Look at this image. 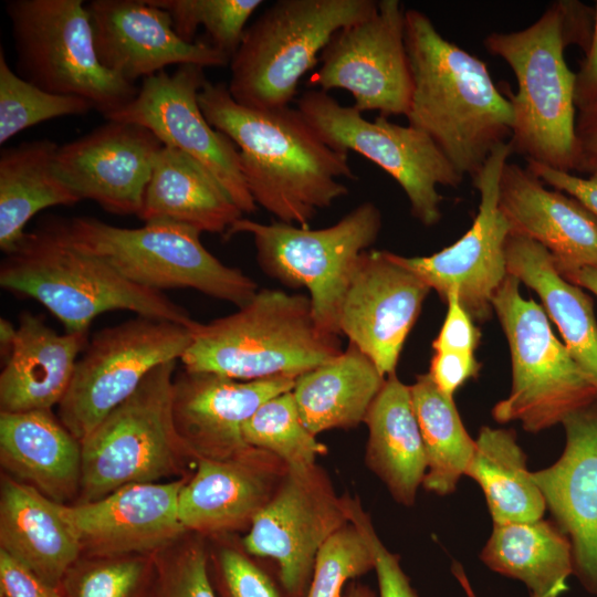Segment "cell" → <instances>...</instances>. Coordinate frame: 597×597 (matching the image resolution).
Wrapping results in <instances>:
<instances>
[{
  "label": "cell",
  "mask_w": 597,
  "mask_h": 597,
  "mask_svg": "<svg viewBox=\"0 0 597 597\" xmlns=\"http://www.w3.org/2000/svg\"><path fill=\"white\" fill-rule=\"evenodd\" d=\"M591 13L578 1H555L527 28L492 32L483 40L486 51L505 61L516 78V93L507 94L513 109L509 145L526 161L574 171L575 73L565 50L576 43L587 51Z\"/></svg>",
  "instance_id": "cell-3"
},
{
  "label": "cell",
  "mask_w": 597,
  "mask_h": 597,
  "mask_svg": "<svg viewBox=\"0 0 597 597\" xmlns=\"http://www.w3.org/2000/svg\"><path fill=\"white\" fill-rule=\"evenodd\" d=\"M137 217L145 223L174 222L201 233L223 235L243 213L201 165L180 150L164 146Z\"/></svg>",
  "instance_id": "cell-29"
},
{
  "label": "cell",
  "mask_w": 597,
  "mask_h": 597,
  "mask_svg": "<svg viewBox=\"0 0 597 597\" xmlns=\"http://www.w3.org/2000/svg\"><path fill=\"white\" fill-rule=\"evenodd\" d=\"M375 0H279L247 28L230 61L233 100L249 108L289 107L301 78L342 28L369 15Z\"/></svg>",
  "instance_id": "cell-6"
},
{
  "label": "cell",
  "mask_w": 597,
  "mask_h": 597,
  "mask_svg": "<svg viewBox=\"0 0 597 597\" xmlns=\"http://www.w3.org/2000/svg\"><path fill=\"white\" fill-rule=\"evenodd\" d=\"M296 104L329 147L357 153L391 176L406 193L412 217L422 226L440 221L443 198L438 187L455 188L464 177L426 133L380 115L369 121L321 90L304 92Z\"/></svg>",
  "instance_id": "cell-12"
},
{
  "label": "cell",
  "mask_w": 597,
  "mask_h": 597,
  "mask_svg": "<svg viewBox=\"0 0 597 597\" xmlns=\"http://www.w3.org/2000/svg\"><path fill=\"white\" fill-rule=\"evenodd\" d=\"M151 575L140 558L107 557L74 564L59 588L63 597H158V575Z\"/></svg>",
  "instance_id": "cell-40"
},
{
  "label": "cell",
  "mask_w": 597,
  "mask_h": 597,
  "mask_svg": "<svg viewBox=\"0 0 597 597\" xmlns=\"http://www.w3.org/2000/svg\"><path fill=\"white\" fill-rule=\"evenodd\" d=\"M565 447L548 468L531 472L553 522L570 541L574 575L597 595V398L563 421Z\"/></svg>",
  "instance_id": "cell-21"
},
{
  "label": "cell",
  "mask_w": 597,
  "mask_h": 597,
  "mask_svg": "<svg viewBox=\"0 0 597 597\" xmlns=\"http://www.w3.org/2000/svg\"><path fill=\"white\" fill-rule=\"evenodd\" d=\"M526 168L544 185L574 197L597 217V175L583 178L534 161H527Z\"/></svg>",
  "instance_id": "cell-48"
},
{
  "label": "cell",
  "mask_w": 597,
  "mask_h": 597,
  "mask_svg": "<svg viewBox=\"0 0 597 597\" xmlns=\"http://www.w3.org/2000/svg\"><path fill=\"white\" fill-rule=\"evenodd\" d=\"M0 594L4 597H63L27 566L0 549Z\"/></svg>",
  "instance_id": "cell-46"
},
{
  "label": "cell",
  "mask_w": 597,
  "mask_h": 597,
  "mask_svg": "<svg viewBox=\"0 0 597 597\" xmlns=\"http://www.w3.org/2000/svg\"><path fill=\"white\" fill-rule=\"evenodd\" d=\"M412 90L408 125L426 133L457 171L473 179L494 148L511 138L513 109L488 65L443 38L430 18L405 13Z\"/></svg>",
  "instance_id": "cell-2"
},
{
  "label": "cell",
  "mask_w": 597,
  "mask_h": 597,
  "mask_svg": "<svg viewBox=\"0 0 597 597\" xmlns=\"http://www.w3.org/2000/svg\"><path fill=\"white\" fill-rule=\"evenodd\" d=\"M93 105L77 96L46 92L13 72L0 50V144L18 133L56 117L83 115Z\"/></svg>",
  "instance_id": "cell-39"
},
{
  "label": "cell",
  "mask_w": 597,
  "mask_h": 597,
  "mask_svg": "<svg viewBox=\"0 0 597 597\" xmlns=\"http://www.w3.org/2000/svg\"><path fill=\"white\" fill-rule=\"evenodd\" d=\"M480 368L474 354L437 350L431 358L428 374L442 392L453 397L464 383L478 377Z\"/></svg>",
  "instance_id": "cell-45"
},
{
  "label": "cell",
  "mask_w": 597,
  "mask_h": 597,
  "mask_svg": "<svg viewBox=\"0 0 597 597\" xmlns=\"http://www.w3.org/2000/svg\"><path fill=\"white\" fill-rule=\"evenodd\" d=\"M59 145L49 139L24 142L0 154V249L14 251L24 228L39 211L72 206L80 198L55 168Z\"/></svg>",
  "instance_id": "cell-34"
},
{
  "label": "cell",
  "mask_w": 597,
  "mask_h": 597,
  "mask_svg": "<svg viewBox=\"0 0 597 597\" xmlns=\"http://www.w3.org/2000/svg\"><path fill=\"white\" fill-rule=\"evenodd\" d=\"M505 254L507 273L540 296L564 345L597 389V321L590 296L557 271L544 247L526 237L510 233Z\"/></svg>",
  "instance_id": "cell-30"
},
{
  "label": "cell",
  "mask_w": 597,
  "mask_h": 597,
  "mask_svg": "<svg viewBox=\"0 0 597 597\" xmlns=\"http://www.w3.org/2000/svg\"><path fill=\"white\" fill-rule=\"evenodd\" d=\"M498 200L511 233L544 247L563 276L597 266V217L577 199L548 190L527 168L506 163Z\"/></svg>",
  "instance_id": "cell-24"
},
{
  "label": "cell",
  "mask_w": 597,
  "mask_h": 597,
  "mask_svg": "<svg viewBox=\"0 0 597 597\" xmlns=\"http://www.w3.org/2000/svg\"><path fill=\"white\" fill-rule=\"evenodd\" d=\"M374 567L375 559L368 542L349 522L318 551L306 597H342L348 580Z\"/></svg>",
  "instance_id": "cell-41"
},
{
  "label": "cell",
  "mask_w": 597,
  "mask_h": 597,
  "mask_svg": "<svg viewBox=\"0 0 597 597\" xmlns=\"http://www.w3.org/2000/svg\"><path fill=\"white\" fill-rule=\"evenodd\" d=\"M62 226L76 248L153 291L192 289L238 307L259 291L254 280L203 247L201 232L182 224L159 221L132 229L82 216L62 221Z\"/></svg>",
  "instance_id": "cell-7"
},
{
  "label": "cell",
  "mask_w": 597,
  "mask_h": 597,
  "mask_svg": "<svg viewBox=\"0 0 597 597\" xmlns=\"http://www.w3.org/2000/svg\"><path fill=\"white\" fill-rule=\"evenodd\" d=\"M286 469L272 453L251 447L227 460L200 459L192 479L179 492L182 526L217 533L251 525Z\"/></svg>",
  "instance_id": "cell-25"
},
{
  "label": "cell",
  "mask_w": 597,
  "mask_h": 597,
  "mask_svg": "<svg viewBox=\"0 0 597 597\" xmlns=\"http://www.w3.org/2000/svg\"><path fill=\"white\" fill-rule=\"evenodd\" d=\"M243 439L251 448L272 453L287 468H306L327 448L304 425L292 390L270 398L247 420Z\"/></svg>",
  "instance_id": "cell-37"
},
{
  "label": "cell",
  "mask_w": 597,
  "mask_h": 597,
  "mask_svg": "<svg viewBox=\"0 0 597 597\" xmlns=\"http://www.w3.org/2000/svg\"><path fill=\"white\" fill-rule=\"evenodd\" d=\"M182 481L132 483L63 512L82 547L117 557L157 549L180 535L178 498Z\"/></svg>",
  "instance_id": "cell-23"
},
{
  "label": "cell",
  "mask_w": 597,
  "mask_h": 597,
  "mask_svg": "<svg viewBox=\"0 0 597 597\" xmlns=\"http://www.w3.org/2000/svg\"><path fill=\"white\" fill-rule=\"evenodd\" d=\"M207 78L203 67L185 64L143 80L136 97L105 118L148 128L164 146L176 148L201 165L226 190L242 213L258 205L243 178L233 142L205 117L198 95Z\"/></svg>",
  "instance_id": "cell-16"
},
{
  "label": "cell",
  "mask_w": 597,
  "mask_h": 597,
  "mask_svg": "<svg viewBox=\"0 0 597 597\" xmlns=\"http://www.w3.org/2000/svg\"><path fill=\"white\" fill-rule=\"evenodd\" d=\"M419 426L427 472L422 486L434 494L454 492L475 451V440L465 430L452 396L442 392L428 373L409 386Z\"/></svg>",
  "instance_id": "cell-36"
},
{
  "label": "cell",
  "mask_w": 597,
  "mask_h": 597,
  "mask_svg": "<svg viewBox=\"0 0 597 597\" xmlns=\"http://www.w3.org/2000/svg\"><path fill=\"white\" fill-rule=\"evenodd\" d=\"M0 543V549L54 587L60 586L82 549L62 503L10 479L1 486Z\"/></svg>",
  "instance_id": "cell-27"
},
{
  "label": "cell",
  "mask_w": 597,
  "mask_h": 597,
  "mask_svg": "<svg viewBox=\"0 0 597 597\" xmlns=\"http://www.w3.org/2000/svg\"><path fill=\"white\" fill-rule=\"evenodd\" d=\"M163 143L148 128L107 121L59 146L55 168L80 200L115 214L139 212Z\"/></svg>",
  "instance_id": "cell-19"
},
{
  "label": "cell",
  "mask_w": 597,
  "mask_h": 597,
  "mask_svg": "<svg viewBox=\"0 0 597 597\" xmlns=\"http://www.w3.org/2000/svg\"><path fill=\"white\" fill-rule=\"evenodd\" d=\"M158 597H217L212 587L208 557L201 546H191L161 562Z\"/></svg>",
  "instance_id": "cell-43"
},
{
  "label": "cell",
  "mask_w": 597,
  "mask_h": 597,
  "mask_svg": "<svg viewBox=\"0 0 597 597\" xmlns=\"http://www.w3.org/2000/svg\"><path fill=\"white\" fill-rule=\"evenodd\" d=\"M364 422L368 428V468L398 503L412 505L427 472V461L410 387L396 373L386 377Z\"/></svg>",
  "instance_id": "cell-31"
},
{
  "label": "cell",
  "mask_w": 597,
  "mask_h": 597,
  "mask_svg": "<svg viewBox=\"0 0 597 597\" xmlns=\"http://www.w3.org/2000/svg\"><path fill=\"white\" fill-rule=\"evenodd\" d=\"M0 597H4V596L0 594Z\"/></svg>",
  "instance_id": "cell-54"
},
{
  "label": "cell",
  "mask_w": 597,
  "mask_h": 597,
  "mask_svg": "<svg viewBox=\"0 0 597 597\" xmlns=\"http://www.w3.org/2000/svg\"><path fill=\"white\" fill-rule=\"evenodd\" d=\"M87 343V332L60 334L41 316L22 312L0 374L1 411L51 410L59 405Z\"/></svg>",
  "instance_id": "cell-26"
},
{
  "label": "cell",
  "mask_w": 597,
  "mask_h": 597,
  "mask_svg": "<svg viewBox=\"0 0 597 597\" xmlns=\"http://www.w3.org/2000/svg\"><path fill=\"white\" fill-rule=\"evenodd\" d=\"M405 13L399 0H379L369 15L338 30L323 50L311 85L347 91L362 114L406 115L412 82Z\"/></svg>",
  "instance_id": "cell-15"
},
{
  "label": "cell",
  "mask_w": 597,
  "mask_h": 597,
  "mask_svg": "<svg viewBox=\"0 0 597 597\" xmlns=\"http://www.w3.org/2000/svg\"><path fill=\"white\" fill-rule=\"evenodd\" d=\"M574 170L589 176L597 175V113L578 114Z\"/></svg>",
  "instance_id": "cell-50"
},
{
  "label": "cell",
  "mask_w": 597,
  "mask_h": 597,
  "mask_svg": "<svg viewBox=\"0 0 597 597\" xmlns=\"http://www.w3.org/2000/svg\"><path fill=\"white\" fill-rule=\"evenodd\" d=\"M586 57L575 73L574 102L578 114L597 113V2L594 29Z\"/></svg>",
  "instance_id": "cell-49"
},
{
  "label": "cell",
  "mask_w": 597,
  "mask_h": 597,
  "mask_svg": "<svg viewBox=\"0 0 597 597\" xmlns=\"http://www.w3.org/2000/svg\"><path fill=\"white\" fill-rule=\"evenodd\" d=\"M209 577L217 597H285L262 567L234 548L218 553Z\"/></svg>",
  "instance_id": "cell-42"
},
{
  "label": "cell",
  "mask_w": 597,
  "mask_h": 597,
  "mask_svg": "<svg viewBox=\"0 0 597 597\" xmlns=\"http://www.w3.org/2000/svg\"><path fill=\"white\" fill-rule=\"evenodd\" d=\"M366 538L375 559L380 597H418L400 567L399 557L385 547L375 531Z\"/></svg>",
  "instance_id": "cell-47"
},
{
  "label": "cell",
  "mask_w": 597,
  "mask_h": 597,
  "mask_svg": "<svg viewBox=\"0 0 597 597\" xmlns=\"http://www.w3.org/2000/svg\"><path fill=\"white\" fill-rule=\"evenodd\" d=\"M209 124L238 147L247 187L258 206L300 227L348 193L356 179L348 154L329 147L298 109H254L237 103L228 84L206 81L198 95Z\"/></svg>",
  "instance_id": "cell-1"
},
{
  "label": "cell",
  "mask_w": 597,
  "mask_h": 597,
  "mask_svg": "<svg viewBox=\"0 0 597 597\" xmlns=\"http://www.w3.org/2000/svg\"><path fill=\"white\" fill-rule=\"evenodd\" d=\"M190 331L185 369L241 381L296 379L344 350L338 335L316 324L310 296L280 290H259L237 312L193 321Z\"/></svg>",
  "instance_id": "cell-4"
},
{
  "label": "cell",
  "mask_w": 597,
  "mask_h": 597,
  "mask_svg": "<svg viewBox=\"0 0 597 597\" xmlns=\"http://www.w3.org/2000/svg\"><path fill=\"white\" fill-rule=\"evenodd\" d=\"M190 342V326L139 315L98 331L59 404L61 422L82 442L153 369L181 359Z\"/></svg>",
  "instance_id": "cell-13"
},
{
  "label": "cell",
  "mask_w": 597,
  "mask_h": 597,
  "mask_svg": "<svg viewBox=\"0 0 597 597\" xmlns=\"http://www.w3.org/2000/svg\"><path fill=\"white\" fill-rule=\"evenodd\" d=\"M86 8L100 62L130 83L171 64L203 69L230 64L208 41L181 39L169 13L148 0H93Z\"/></svg>",
  "instance_id": "cell-20"
},
{
  "label": "cell",
  "mask_w": 597,
  "mask_h": 597,
  "mask_svg": "<svg viewBox=\"0 0 597 597\" xmlns=\"http://www.w3.org/2000/svg\"><path fill=\"white\" fill-rule=\"evenodd\" d=\"M385 380L374 362L348 343L338 356L298 376L292 392L304 425L317 436L364 422Z\"/></svg>",
  "instance_id": "cell-32"
},
{
  "label": "cell",
  "mask_w": 597,
  "mask_h": 597,
  "mask_svg": "<svg viewBox=\"0 0 597 597\" xmlns=\"http://www.w3.org/2000/svg\"><path fill=\"white\" fill-rule=\"evenodd\" d=\"M17 337V327L13 324L4 318H0V345L1 354L7 358L12 349L14 339Z\"/></svg>",
  "instance_id": "cell-52"
},
{
  "label": "cell",
  "mask_w": 597,
  "mask_h": 597,
  "mask_svg": "<svg viewBox=\"0 0 597 597\" xmlns=\"http://www.w3.org/2000/svg\"><path fill=\"white\" fill-rule=\"evenodd\" d=\"M0 457L23 483L55 502L81 489V442L50 410L1 411Z\"/></svg>",
  "instance_id": "cell-28"
},
{
  "label": "cell",
  "mask_w": 597,
  "mask_h": 597,
  "mask_svg": "<svg viewBox=\"0 0 597 597\" xmlns=\"http://www.w3.org/2000/svg\"><path fill=\"white\" fill-rule=\"evenodd\" d=\"M465 475L481 486L493 524L543 519L545 500L514 430L482 427Z\"/></svg>",
  "instance_id": "cell-35"
},
{
  "label": "cell",
  "mask_w": 597,
  "mask_h": 597,
  "mask_svg": "<svg viewBox=\"0 0 597 597\" xmlns=\"http://www.w3.org/2000/svg\"><path fill=\"white\" fill-rule=\"evenodd\" d=\"M569 282L589 290L597 296V266H588L564 276Z\"/></svg>",
  "instance_id": "cell-51"
},
{
  "label": "cell",
  "mask_w": 597,
  "mask_h": 597,
  "mask_svg": "<svg viewBox=\"0 0 597 597\" xmlns=\"http://www.w3.org/2000/svg\"><path fill=\"white\" fill-rule=\"evenodd\" d=\"M348 523L344 496L336 495L320 467L287 468L243 546L250 555L276 562L285 597H306L318 551Z\"/></svg>",
  "instance_id": "cell-14"
},
{
  "label": "cell",
  "mask_w": 597,
  "mask_h": 597,
  "mask_svg": "<svg viewBox=\"0 0 597 597\" xmlns=\"http://www.w3.org/2000/svg\"><path fill=\"white\" fill-rule=\"evenodd\" d=\"M430 287L396 253L367 250L353 272L338 312V331L385 377L396 373L405 342Z\"/></svg>",
  "instance_id": "cell-18"
},
{
  "label": "cell",
  "mask_w": 597,
  "mask_h": 597,
  "mask_svg": "<svg viewBox=\"0 0 597 597\" xmlns=\"http://www.w3.org/2000/svg\"><path fill=\"white\" fill-rule=\"evenodd\" d=\"M0 285L41 303L65 332H87L98 315L117 310L187 326L193 323L164 292L128 281L104 260L76 248L57 220L25 233L6 254Z\"/></svg>",
  "instance_id": "cell-5"
},
{
  "label": "cell",
  "mask_w": 597,
  "mask_h": 597,
  "mask_svg": "<svg viewBox=\"0 0 597 597\" xmlns=\"http://www.w3.org/2000/svg\"><path fill=\"white\" fill-rule=\"evenodd\" d=\"M521 282L507 274L492 300L507 339L512 385L492 409L500 423L520 421L537 433L597 398V389L553 333L544 308L524 298Z\"/></svg>",
  "instance_id": "cell-8"
},
{
  "label": "cell",
  "mask_w": 597,
  "mask_h": 597,
  "mask_svg": "<svg viewBox=\"0 0 597 597\" xmlns=\"http://www.w3.org/2000/svg\"><path fill=\"white\" fill-rule=\"evenodd\" d=\"M18 74L40 88L88 101L104 117L121 111L139 87L102 65L82 0L6 3Z\"/></svg>",
  "instance_id": "cell-10"
},
{
  "label": "cell",
  "mask_w": 597,
  "mask_h": 597,
  "mask_svg": "<svg viewBox=\"0 0 597 597\" xmlns=\"http://www.w3.org/2000/svg\"><path fill=\"white\" fill-rule=\"evenodd\" d=\"M166 10L178 35L195 42L198 27H203L208 42L230 61L238 51L251 15L262 0H148Z\"/></svg>",
  "instance_id": "cell-38"
},
{
  "label": "cell",
  "mask_w": 597,
  "mask_h": 597,
  "mask_svg": "<svg viewBox=\"0 0 597 597\" xmlns=\"http://www.w3.org/2000/svg\"><path fill=\"white\" fill-rule=\"evenodd\" d=\"M446 303L447 315L438 336L432 342L437 350H451L474 354L479 346L481 332L474 321L461 305L455 293H451Z\"/></svg>",
  "instance_id": "cell-44"
},
{
  "label": "cell",
  "mask_w": 597,
  "mask_h": 597,
  "mask_svg": "<svg viewBox=\"0 0 597 597\" xmlns=\"http://www.w3.org/2000/svg\"><path fill=\"white\" fill-rule=\"evenodd\" d=\"M511 154L509 142L496 146L472 179L480 193L479 209L472 226L458 241L428 256L396 254L443 302L455 293L479 323L491 317L493 296L509 274L505 245L511 227L498 199L500 176Z\"/></svg>",
  "instance_id": "cell-17"
},
{
  "label": "cell",
  "mask_w": 597,
  "mask_h": 597,
  "mask_svg": "<svg viewBox=\"0 0 597 597\" xmlns=\"http://www.w3.org/2000/svg\"><path fill=\"white\" fill-rule=\"evenodd\" d=\"M381 226L379 208L365 201L322 229L242 217L223 237L250 234L263 272L286 286L305 287L318 327L339 336L338 312L346 289L359 256L375 243Z\"/></svg>",
  "instance_id": "cell-9"
},
{
  "label": "cell",
  "mask_w": 597,
  "mask_h": 597,
  "mask_svg": "<svg viewBox=\"0 0 597 597\" xmlns=\"http://www.w3.org/2000/svg\"><path fill=\"white\" fill-rule=\"evenodd\" d=\"M480 558L492 570L524 583L530 597H561L574 574L569 538L543 519L493 524Z\"/></svg>",
  "instance_id": "cell-33"
},
{
  "label": "cell",
  "mask_w": 597,
  "mask_h": 597,
  "mask_svg": "<svg viewBox=\"0 0 597 597\" xmlns=\"http://www.w3.org/2000/svg\"><path fill=\"white\" fill-rule=\"evenodd\" d=\"M176 362L153 369L136 391L81 442L82 503L171 473L187 450L174 421Z\"/></svg>",
  "instance_id": "cell-11"
},
{
  "label": "cell",
  "mask_w": 597,
  "mask_h": 597,
  "mask_svg": "<svg viewBox=\"0 0 597 597\" xmlns=\"http://www.w3.org/2000/svg\"><path fill=\"white\" fill-rule=\"evenodd\" d=\"M294 378L251 381L185 369L174 378L172 415L186 449L199 459L227 460L250 447L243 426L270 398L293 390Z\"/></svg>",
  "instance_id": "cell-22"
},
{
  "label": "cell",
  "mask_w": 597,
  "mask_h": 597,
  "mask_svg": "<svg viewBox=\"0 0 597 597\" xmlns=\"http://www.w3.org/2000/svg\"><path fill=\"white\" fill-rule=\"evenodd\" d=\"M345 597H376V595L369 587L353 583L347 588Z\"/></svg>",
  "instance_id": "cell-53"
}]
</instances>
